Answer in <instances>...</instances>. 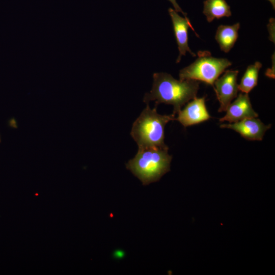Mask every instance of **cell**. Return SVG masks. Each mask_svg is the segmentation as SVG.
I'll return each mask as SVG.
<instances>
[{
  "instance_id": "cell-1",
  "label": "cell",
  "mask_w": 275,
  "mask_h": 275,
  "mask_svg": "<svg viewBox=\"0 0 275 275\" xmlns=\"http://www.w3.org/2000/svg\"><path fill=\"white\" fill-rule=\"evenodd\" d=\"M151 90L145 94L143 101L147 104L155 101L156 105L161 103L172 105L175 115L190 100L196 97L199 81L192 79L177 80L166 72L154 73Z\"/></svg>"
},
{
  "instance_id": "cell-2",
  "label": "cell",
  "mask_w": 275,
  "mask_h": 275,
  "mask_svg": "<svg viewBox=\"0 0 275 275\" xmlns=\"http://www.w3.org/2000/svg\"><path fill=\"white\" fill-rule=\"evenodd\" d=\"M172 158L168 154V148L140 147L134 157L128 161L126 167L143 185H148L158 181L170 171Z\"/></svg>"
},
{
  "instance_id": "cell-3",
  "label": "cell",
  "mask_w": 275,
  "mask_h": 275,
  "mask_svg": "<svg viewBox=\"0 0 275 275\" xmlns=\"http://www.w3.org/2000/svg\"><path fill=\"white\" fill-rule=\"evenodd\" d=\"M174 114L162 115L156 108L151 109L148 104L134 122L130 135L138 147L155 146L168 148L164 143V127L170 121L175 120Z\"/></svg>"
},
{
  "instance_id": "cell-4",
  "label": "cell",
  "mask_w": 275,
  "mask_h": 275,
  "mask_svg": "<svg viewBox=\"0 0 275 275\" xmlns=\"http://www.w3.org/2000/svg\"><path fill=\"white\" fill-rule=\"evenodd\" d=\"M193 63L180 70L179 80L201 81L214 87V82L226 69L232 65L227 59L212 57L208 51H199Z\"/></svg>"
},
{
  "instance_id": "cell-5",
  "label": "cell",
  "mask_w": 275,
  "mask_h": 275,
  "mask_svg": "<svg viewBox=\"0 0 275 275\" xmlns=\"http://www.w3.org/2000/svg\"><path fill=\"white\" fill-rule=\"evenodd\" d=\"M238 73V70H226L214 82L213 88L220 104L219 112L226 111L231 101L237 97L239 91L237 82Z\"/></svg>"
},
{
  "instance_id": "cell-6",
  "label": "cell",
  "mask_w": 275,
  "mask_h": 275,
  "mask_svg": "<svg viewBox=\"0 0 275 275\" xmlns=\"http://www.w3.org/2000/svg\"><path fill=\"white\" fill-rule=\"evenodd\" d=\"M175 120L184 127L203 122L211 118L205 104V97L193 99L185 107L178 112Z\"/></svg>"
},
{
  "instance_id": "cell-7",
  "label": "cell",
  "mask_w": 275,
  "mask_h": 275,
  "mask_svg": "<svg viewBox=\"0 0 275 275\" xmlns=\"http://www.w3.org/2000/svg\"><path fill=\"white\" fill-rule=\"evenodd\" d=\"M168 12L171 18L173 30L178 45L179 55L176 60V63L180 62L182 56H185L187 51L193 57L196 55L189 48L188 44V29L190 28L196 34L188 18H183L179 15L177 12L171 8H169Z\"/></svg>"
},
{
  "instance_id": "cell-8",
  "label": "cell",
  "mask_w": 275,
  "mask_h": 275,
  "mask_svg": "<svg viewBox=\"0 0 275 275\" xmlns=\"http://www.w3.org/2000/svg\"><path fill=\"white\" fill-rule=\"evenodd\" d=\"M271 125H265L257 118H247L237 122L223 124L221 128H228L239 133L243 138L249 140H262L265 132Z\"/></svg>"
},
{
  "instance_id": "cell-9",
  "label": "cell",
  "mask_w": 275,
  "mask_h": 275,
  "mask_svg": "<svg viewBox=\"0 0 275 275\" xmlns=\"http://www.w3.org/2000/svg\"><path fill=\"white\" fill-rule=\"evenodd\" d=\"M226 115L219 119L221 122L235 123L247 118H257L258 114L253 109L248 94L240 93L236 100L226 109Z\"/></svg>"
},
{
  "instance_id": "cell-10",
  "label": "cell",
  "mask_w": 275,
  "mask_h": 275,
  "mask_svg": "<svg viewBox=\"0 0 275 275\" xmlns=\"http://www.w3.org/2000/svg\"><path fill=\"white\" fill-rule=\"evenodd\" d=\"M240 23L237 22L232 25H220L216 30L215 39L220 49L227 53L234 46L238 37Z\"/></svg>"
},
{
  "instance_id": "cell-11",
  "label": "cell",
  "mask_w": 275,
  "mask_h": 275,
  "mask_svg": "<svg viewBox=\"0 0 275 275\" xmlns=\"http://www.w3.org/2000/svg\"><path fill=\"white\" fill-rule=\"evenodd\" d=\"M203 4V13L208 22L232 14L230 7L225 0H206Z\"/></svg>"
},
{
  "instance_id": "cell-12",
  "label": "cell",
  "mask_w": 275,
  "mask_h": 275,
  "mask_svg": "<svg viewBox=\"0 0 275 275\" xmlns=\"http://www.w3.org/2000/svg\"><path fill=\"white\" fill-rule=\"evenodd\" d=\"M262 66V64L257 61L247 67L238 86L239 91L248 94L257 85L259 72Z\"/></svg>"
},
{
  "instance_id": "cell-13",
  "label": "cell",
  "mask_w": 275,
  "mask_h": 275,
  "mask_svg": "<svg viewBox=\"0 0 275 275\" xmlns=\"http://www.w3.org/2000/svg\"><path fill=\"white\" fill-rule=\"evenodd\" d=\"M170 3H172V5L173 6L174 8V10L177 12H180L182 14H183L185 18H188L187 17V14L183 11V10L181 9L179 5L177 3L176 0H168Z\"/></svg>"
},
{
  "instance_id": "cell-14",
  "label": "cell",
  "mask_w": 275,
  "mask_h": 275,
  "mask_svg": "<svg viewBox=\"0 0 275 275\" xmlns=\"http://www.w3.org/2000/svg\"><path fill=\"white\" fill-rule=\"evenodd\" d=\"M268 1L270 2V3L271 4V5L272 6V8L274 10V9H275V0H268Z\"/></svg>"
}]
</instances>
